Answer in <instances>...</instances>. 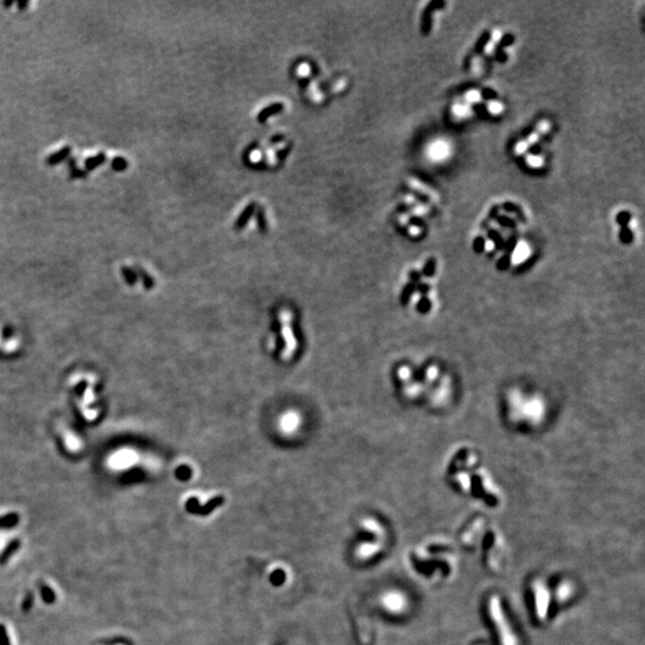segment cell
I'll return each instance as SVG.
<instances>
[{"label": "cell", "mask_w": 645, "mask_h": 645, "mask_svg": "<svg viewBox=\"0 0 645 645\" xmlns=\"http://www.w3.org/2000/svg\"><path fill=\"white\" fill-rule=\"evenodd\" d=\"M489 614H490L491 620L496 626L501 644L518 645V638L513 632V629L510 628L508 619L506 618V614L503 613V608L501 607L500 599L497 596H492L489 601Z\"/></svg>", "instance_id": "cell-1"}, {"label": "cell", "mask_w": 645, "mask_h": 645, "mask_svg": "<svg viewBox=\"0 0 645 645\" xmlns=\"http://www.w3.org/2000/svg\"><path fill=\"white\" fill-rule=\"evenodd\" d=\"M446 2L442 1V0H433L430 1L429 4L427 5V7L424 8L423 13H422V20H421V32L422 35H428L432 30V13L434 11L440 10V8L445 7Z\"/></svg>", "instance_id": "cell-2"}, {"label": "cell", "mask_w": 645, "mask_h": 645, "mask_svg": "<svg viewBox=\"0 0 645 645\" xmlns=\"http://www.w3.org/2000/svg\"><path fill=\"white\" fill-rule=\"evenodd\" d=\"M534 592H536L538 613H539L540 617H544L546 613V608L549 606V604H547V601H549V594H547V591L543 585H537L536 591Z\"/></svg>", "instance_id": "cell-3"}, {"label": "cell", "mask_w": 645, "mask_h": 645, "mask_svg": "<svg viewBox=\"0 0 645 645\" xmlns=\"http://www.w3.org/2000/svg\"><path fill=\"white\" fill-rule=\"evenodd\" d=\"M20 545H22V542L20 539H13L11 540L10 543L6 545L4 549H2L1 553H0V565H5L10 561L12 556L16 553L18 550L20 549Z\"/></svg>", "instance_id": "cell-4"}, {"label": "cell", "mask_w": 645, "mask_h": 645, "mask_svg": "<svg viewBox=\"0 0 645 645\" xmlns=\"http://www.w3.org/2000/svg\"><path fill=\"white\" fill-rule=\"evenodd\" d=\"M283 109H284V105L282 103L270 104V105H268L267 108H263L261 111L258 112L257 121L259 122V123H264V122L267 121L269 117H271V116L277 115L279 112L283 111Z\"/></svg>", "instance_id": "cell-5"}, {"label": "cell", "mask_w": 645, "mask_h": 645, "mask_svg": "<svg viewBox=\"0 0 645 645\" xmlns=\"http://www.w3.org/2000/svg\"><path fill=\"white\" fill-rule=\"evenodd\" d=\"M256 208H257V203H256V202H251V203L247 204V206L245 207V209H244L243 212L240 213V215L238 216L237 221H235V228H237V230H240V228H243L244 226H245L247 222H249V220L251 219V216L253 215V213H255Z\"/></svg>", "instance_id": "cell-6"}, {"label": "cell", "mask_w": 645, "mask_h": 645, "mask_svg": "<svg viewBox=\"0 0 645 645\" xmlns=\"http://www.w3.org/2000/svg\"><path fill=\"white\" fill-rule=\"evenodd\" d=\"M19 514L17 513H10L0 516V530H12L19 524Z\"/></svg>", "instance_id": "cell-7"}, {"label": "cell", "mask_w": 645, "mask_h": 645, "mask_svg": "<svg viewBox=\"0 0 645 645\" xmlns=\"http://www.w3.org/2000/svg\"><path fill=\"white\" fill-rule=\"evenodd\" d=\"M38 592H39V595H41V599L43 600L44 604L53 605L55 602V600H56V595H55V592L50 588L49 586H47L43 582L38 583Z\"/></svg>", "instance_id": "cell-8"}, {"label": "cell", "mask_w": 645, "mask_h": 645, "mask_svg": "<svg viewBox=\"0 0 645 645\" xmlns=\"http://www.w3.org/2000/svg\"><path fill=\"white\" fill-rule=\"evenodd\" d=\"M574 593V588L573 585L569 582H562L561 585L557 587V591H556V594H557V598L561 601H565L568 599L571 598Z\"/></svg>", "instance_id": "cell-9"}, {"label": "cell", "mask_w": 645, "mask_h": 645, "mask_svg": "<svg viewBox=\"0 0 645 645\" xmlns=\"http://www.w3.org/2000/svg\"><path fill=\"white\" fill-rule=\"evenodd\" d=\"M490 41H491V32L489 31V30H485V31L481 35V37L478 38V41H477L476 48H475L476 53L477 54L483 53V51L487 49L489 42Z\"/></svg>", "instance_id": "cell-10"}, {"label": "cell", "mask_w": 645, "mask_h": 645, "mask_svg": "<svg viewBox=\"0 0 645 645\" xmlns=\"http://www.w3.org/2000/svg\"><path fill=\"white\" fill-rule=\"evenodd\" d=\"M256 213V220H257V225L258 228L261 232H267L268 228V224H267V219H265V212L264 208L257 206L255 210Z\"/></svg>", "instance_id": "cell-11"}, {"label": "cell", "mask_w": 645, "mask_h": 645, "mask_svg": "<svg viewBox=\"0 0 645 645\" xmlns=\"http://www.w3.org/2000/svg\"><path fill=\"white\" fill-rule=\"evenodd\" d=\"M33 602H35V595L31 591H27L23 598L22 605H20V608L24 613H29L32 610Z\"/></svg>", "instance_id": "cell-12"}, {"label": "cell", "mask_w": 645, "mask_h": 645, "mask_svg": "<svg viewBox=\"0 0 645 645\" xmlns=\"http://www.w3.org/2000/svg\"><path fill=\"white\" fill-rule=\"evenodd\" d=\"M502 208H503L504 212H507V213H514V214H516V215H518L519 218L522 220V221H525V220H526V216H525L524 212H522V210L520 209V207H519V206H516L515 203H513V202H504V203L502 204Z\"/></svg>", "instance_id": "cell-13"}, {"label": "cell", "mask_w": 645, "mask_h": 645, "mask_svg": "<svg viewBox=\"0 0 645 645\" xmlns=\"http://www.w3.org/2000/svg\"><path fill=\"white\" fill-rule=\"evenodd\" d=\"M488 234H489V238L491 239V243L494 244L495 246H497L498 249H503L504 241L502 239V235L500 234V232L496 230H489Z\"/></svg>", "instance_id": "cell-14"}, {"label": "cell", "mask_w": 645, "mask_h": 645, "mask_svg": "<svg viewBox=\"0 0 645 645\" xmlns=\"http://www.w3.org/2000/svg\"><path fill=\"white\" fill-rule=\"evenodd\" d=\"M616 219H617V222H618V224L622 226V227H626V226H629L630 222H631L632 216H631V214H630L629 212H626V210H623V212L618 213V215H617Z\"/></svg>", "instance_id": "cell-15"}, {"label": "cell", "mask_w": 645, "mask_h": 645, "mask_svg": "<svg viewBox=\"0 0 645 645\" xmlns=\"http://www.w3.org/2000/svg\"><path fill=\"white\" fill-rule=\"evenodd\" d=\"M619 237H620V240H622L624 244H630V243H632V240H634V233H632V231L630 230L629 226H626V227H622V230H620Z\"/></svg>", "instance_id": "cell-16"}, {"label": "cell", "mask_w": 645, "mask_h": 645, "mask_svg": "<svg viewBox=\"0 0 645 645\" xmlns=\"http://www.w3.org/2000/svg\"><path fill=\"white\" fill-rule=\"evenodd\" d=\"M387 605L390 607L394 608V610H400V608L404 606V599L400 595H391Z\"/></svg>", "instance_id": "cell-17"}, {"label": "cell", "mask_w": 645, "mask_h": 645, "mask_svg": "<svg viewBox=\"0 0 645 645\" xmlns=\"http://www.w3.org/2000/svg\"><path fill=\"white\" fill-rule=\"evenodd\" d=\"M528 256V249L526 247V245L515 247L514 250V257H515V262H520L522 259H525Z\"/></svg>", "instance_id": "cell-18"}, {"label": "cell", "mask_w": 645, "mask_h": 645, "mask_svg": "<svg viewBox=\"0 0 645 645\" xmlns=\"http://www.w3.org/2000/svg\"><path fill=\"white\" fill-rule=\"evenodd\" d=\"M514 41H515L514 35H512V33H506V35H503L502 37L500 38V43H498V47L502 48V49H503V48L508 47V45H512L513 43H514Z\"/></svg>", "instance_id": "cell-19"}, {"label": "cell", "mask_w": 645, "mask_h": 645, "mask_svg": "<svg viewBox=\"0 0 645 645\" xmlns=\"http://www.w3.org/2000/svg\"><path fill=\"white\" fill-rule=\"evenodd\" d=\"M481 94H482V96H481L482 98L485 99V100H495L497 98V92H496V91L492 90V88H489V87L483 88V90L481 91Z\"/></svg>", "instance_id": "cell-20"}, {"label": "cell", "mask_w": 645, "mask_h": 645, "mask_svg": "<svg viewBox=\"0 0 645 645\" xmlns=\"http://www.w3.org/2000/svg\"><path fill=\"white\" fill-rule=\"evenodd\" d=\"M497 222L503 227H515L516 222L513 219L508 218L506 215H498L497 216Z\"/></svg>", "instance_id": "cell-21"}, {"label": "cell", "mask_w": 645, "mask_h": 645, "mask_svg": "<svg viewBox=\"0 0 645 645\" xmlns=\"http://www.w3.org/2000/svg\"><path fill=\"white\" fill-rule=\"evenodd\" d=\"M0 645H11L7 630H6L5 625H2V624H0Z\"/></svg>", "instance_id": "cell-22"}, {"label": "cell", "mask_w": 645, "mask_h": 645, "mask_svg": "<svg viewBox=\"0 0 645 645\" xmlns=\"http://www.w3.org/2000/svg\"><path fill=\"white\" fill-rule=\"evenodd\" d=\"M435 267H436V261L434 258H430L429 261L426 263V267H424V274L427 276H432L435 273Z\"/></svg>", "instance_id": "cell-23"}, {"label": "cell", "mask_w": 645, "mask_h": 645, "mask_svg": "<svg viewBox=\"0 0 645 645\" xmlns=\"http://www.w3.org/2000/svg\"><path fill=\"white\" fill-rule=\"evenodd\" d=\"M485 239L483 237H477L475 241H473V249H475L476 252H483L485 249Z\"/></svg>", "instance_id": "cell-24"}, {"label": "cell", "mask_w": 645, "mask_h": 645, "mask_svg": "<svg viewBox=\"0 0 645 645\" xmlns=\"http://www.w3.org/2000/svg\"><path fill=\"white\" fill-rule=\"evenodd\" d=\"M495 56H496V60L498 62H506L507 59H508V55L504 53V50L502 48L498 47V45L495 47Z\"/></svg>", "instance_id": "cell-25"}, {"label": "cell", "mask_w": 645, "mask_h": 645, "mask_svg": "<svg viewBox=\"0 0 645 645\" xmlns=\"http://www.w3.org/2000/svg\"><path fill=\"white\" fill-rule=\"evenodd\" d=\"M504 247H506V250H507V252H508V255H509V253L514 252V250L516 247V239H515V238H510V239L508 240V243L504 244Z\"/></svg>", "instance_id": "cell-26"}, {"label": "cell", "mask_w": 645, "mask_h": 645, "mask_svg": "<svg viewBox=\"0 0 645 645\" xmlns=\"http://www.w3.org/2000/svg\"><path fill=\"white\" fill-rule=\"evenodd\" d=\"M509 264H510V258H509V255H507L500 259V262H498V268L507 269L509 267Z\"/></svg>", "instance_id": "cell-27"}, {"label": "cell", "mask_w": 645, "mask_h": 645, "mask_svg": "<svg viewBox=\"0 0 645 645\" xmlns=\"http://www.w3.org/2000/svg\"><path fill=\"white\" fill-rule=\"evenodd\" d=\"M528 161L533 166H539V165H542L543 159L540 158V155H531V157H528Z\"/></svg>", "instance_id": "cell-28"}, {"label": "cell", "mask_w": 645, "mask_h": 645, "mask_svg": "<svg viewBox=\"0 0 645 645\" xmlns=\"http://www.w3.org/2000/svg\"><path fill=\"white\" fill-rule=\"evenodd\" d=\"M528 151H530L532 155H539L540 152H542V147L539 145H537V143H533V145L528 146Z\"/></svg>", "instance_id": "cell-29"}, {"label": "cell", "mask_w": 645, "mask_h": 645, "mask_svg": "<svg viewBox=\"0 0 645 645\" xmlns=\"http://www.w3.org/2000/svg\"><path fill=\"white\" fill-rule=\"evenodd\" d=\"M502 109H503L502 105H501V104H498V103L494 102V103L489 104V110H490L491 112H495V114H498V112H501V111H502Z\"/></svg>", "instance_id": "cell-30"}, {"label": "cell", "mask_w": 645, "mask_h": 645, "mask_svg": "<svg viewBox=\"0 0 645 645\" xmlns=\"http://www.w3.org/2000/svg\"><path fill=\"white\" fill-rule=\"evenodd\" d=\"M411 192H412V194H414V196H415L416 198H417V200H420V201H421V202H423V203H428V202H429V198H428V196H426V195L421 194V192H418V191H416V190H411Z\"/></svg>", "instance_id": "cell-31"}, {"label": "cell", "mask_w": 645, "mask_h": 645, "mask_svg": "<svg viewBox=\"0 0 645 645\" xmlns=\"http://www.w3.org/2000/svg\"><path fill=\"white\" fill-rule=\"evenodd\" d=\"M409 222H410L411 225L416 226V228L422 227V226H423V221H422V219L418 218V216H411V218L409 219Z\"/></svg>", "instance_id": "cell-32"}, {"label": "cell", "mask_w": 645, "mask_h": 645, "mask_svg": "<svg viewBox=\"0 0 645 645\" xmlns=\"http://www.w3.org/2000/svg\"><path fill=\"white\" fill-rule=\"evenodd\" d=\"M126 166H127V163L123 160V159H116L114 161V169L116 170H123Z\"/></svg>", "instance_id": "cell-33"}, {"label": "cell", "mask_w": 645, "mask_h": 645, "mask_svg": "<svg viewBox=\"0 0 645 645\" xmlns=\"http://www.w3.org/2000/svg\"><path fill=\"white\" fill-rule=\"evenodd\" d=\"M498 209H500V207H498L497 204H496V206L492 207L491 210H490V213H489V215H488V220L496 219L498 216Z\"/></svg>", "instance_id": "cell-34"}, {"label": "cell", "mask_w": 645, "mask_h": 645, "mask_svg": "<svg viewBox=\"0 0 645 645\" xmlns=\"http://www.w3.org/2000/svg\"><path fill=\"white\" fill-rule=\"evenodd\" d=\"M289 149H290V146H287V147L284 149H282V151L277 152V158H279L280 160H283V159L287 157V154H288Z\"/></svg>", "instance_id": "cell-35"}, {"label": "cell", "mask_w": 645, "mask_h": 645, "mask_svg": "<svg viewBox=\"0 0 645 645\" xmlns=\"http://www.w3.org/2000/svg\"><path fill=\"white\" fill-rule=\"evenodd\" d=\"M526 149H528V143L526 141L520 142L518 145V147H516V151H518V153H524Z\"/></svg>", "instance_id": "cell-36"}, {"label": "cell", "mask_w": 645, "mask_h": 645, "mask_svg": "<svg viewBox=\"0 0 645 645\" xmlns=\"http://www.w3.org/2000/svg\"><path fill=\"white\" fill-rule=\"evenodd\" d=\"M467 98H469L470 100H472V102H477V100L481 98V96H479L478 92H476V91H475V92H470L469 94H467Z\"/></svg>", "instance_id": "cell-37"}, {"label": "cell", "mask_w": 645, "mask_h": 645, "mask_svg": "<svg viewBox=\"0 0 645 645\" xmlns=\"http://www.w3.org/2000/svg\"><path fill=\"white\" fill-rule=\"evenodd\" d=\"M65 155H66V153H65V151H63V152H60V154H57V155H55V157H53V158H51V159H50V161H57V160H59V159H61V158H63V157H65Z\"/></svg>", "instance_id": "cell-38"}, {"label": "cell", "mask_w": 645, "mask_h": 645, "mask_svg": "<svg viewBox=\"0 0 645 645\" xmlns=\"http://www.w3.org/2000/svg\"><path fill=\"white\" fill-rule=\"evenodd\" d=\"M103 159H104V157H103V155H98V157H97V158H96V160H94V161H98V160H103ZM87 163H88V167H93V166H94V165H97V163H93V164H90V163H91V161H87Z\"/></svg>", "instance_id": "cell-39"}, {"label": "cell", "mask_w": 645, "mask_h": 645, "mask_svg": "<svg viewBox=\"0 0 645 645\" xmlns=\"http://www.w3.org/2000/svg\"><path fill=\"white\" fill-rule=\"evenodd\" d=\"M281 140H283V136L282 135H277V136H274L273 139H271V142H277V141H281Z\"/></svg>", "instance_id": "cell-40"}]
</instances>
